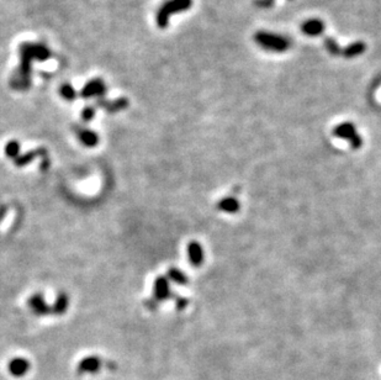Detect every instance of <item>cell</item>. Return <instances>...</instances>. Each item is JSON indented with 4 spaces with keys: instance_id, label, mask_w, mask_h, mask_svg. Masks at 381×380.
<instances>
[{
    "instance_id": "13",
    "label": "cell",
    "mask_w": 381,
    "mask_h": 380,
    "mask_svg": "<svg viewBox=\"0 0 381 380\" xmlns=\"http://www.w3.org/2000/svg\"><path fill=\"white\" fill-rule=\"evenodd\" d=\"M44 155H47L46 149H44V148L33 149V151L25 153V155H20L18 158L14 160V163H15L16 167H24V166H26V164H30L36 157H40V156H44Z\"/></svg>"
},
{
    "instance_id": "15",
    "label": "cell",
    "mask_w": 381,
    "mask_h": 380,
    "mask_svg": "<svg viewBox=\"0 0 381 380\" xmlns=\"http://www.w3.org/2000/svg\"><path fill=\"white\" fill-rule=\"evenodd\" d=\"M68 306H69V296L62 291L57 295L55 304L52 306V314L63 315L68 310Z\"/></svg>"
},
{
    "instance_id": "20",
    "label": "cell",
    "mask_w": 381,
    "mask_h": 380,
    "mask_svg": "<svg viewBox=\"0 0 381 380\" xmlns=\"http://www.w3.org/2000/svg\"><path fill=\"white\" fill-rule=\"evenodd\" d=\"M61 95L63 96L65 100L72 101L75 99L77 93H75V90L73 89V87L70 86V84H64V86L61 87Z\"/></svg>"
},
{
    "instance_id": "21",
    "label": "cell",
    "mask_w": 381,
    "mask_h": 380,
    "mask_svg": "<svg viewBox=\"0 0 381 380\" xmlns=\"http://www.w3.org/2000/svg\"><path fill=\"white\" fill-rule=\"evenodd\" d=\"M94 115H95V110H94V107L92 106L84 107L83 111H82V119H83L85 123L92 120V119L94 118Z\"/></svg>"
},
{
    "instance_id": "14",
    "label": "cell",
    "mask_w": 381,
    "mask_h": 380,
    "mask_svg": "<svg viewBox=\"0 0 381 380\" xmlns=\"http://www.w3.org/2000/svg\"><path fill=\"white\" fill-rule=\"evenodd\" d=\"M217 208L220 209L221 211L227 212V214H236V212H238V210H240L241 205L236 198L228 197V198H223V199H221L220 201H218Z\"/></svg>"
},
{
    "instance_id": "5",
    "label": "cell",
    "mask_w": 381,
    "mask_h": 380,
    "mask_svg": "<svg viewBox=\"0 0 381 380\" xmlns=\"http://www.w3.org/2000/svg\"><path fill=\"white\" fill-rule=\"evenodd\" d=\"M28 308L32 310L33 314L39 316H46V315L52 314V306H50L45 300L42 294H35L27 300Z\"/></svg>"
},
{
    "instance_id": "8",
    "label": "cell",
    "mask_w": 381,
    "mask_h": 380,
    "mask_svg": "<svg viewBox=\"0 0 381 380\" xmlns=\"http://www.w3.org/2000/svg\"><path fill=\"white\" fill-rule=\"evenodd\" d=\"M75 133L78 136L79 141L85 147H95L99 143L98 133L94 132L93 130L84 129V127H77Z\"/></svg>"
},
{
    "instance_id": "18",
    "label": "cell",
    "mask_w": 381,
    "mask_h": 380,
    "mask_svg": "<svg viewBox=\"0 0 381 380\" xmlns=\"http://www.w3.org/2000/svg\"><path fill=\"white\" fill-rule=\"evenodd\" d=\"M100 106L104 107V109H106L109 112H118L120 111V110H124L125 107H127V100H125V99H120V100H116V101H111V103H107V104H99Z\"/></svg>"
},
{
    "instance_id": "7",
    "label": "cell",
    "mask_w": 381,
    "mask_h": 380,
    "mask_svg": "<svg viewBox=\"0 0 381 380\" xmlns=\"http://www.w3.org/2000/svg\"><path fill=\"white\" fill-rule=\"evenodd\" d=\"M101 367V361L99 357L95 356H90V357H85V358L82 359L78 364V373L83 374V373H98L100 370Z\"/></svg>"
},
{
    "instance_id": "10",
    "label": "cell",
    "mask_w": 381,
    "mask_h": 380,
    "mask_svg": "<svg viewBox=\"0 0 381 380\" xmlns=\"http://www.w3.org/2000/svg\"><path fill=\"white\" fill-rule=\"evenodd\" d=\"M105 93V84L102 83L100 79H94L90 81L87 86L84 87V89L82 90V95L84 98H93V96H99L102 95Z\"/></svg>"
},
{
    "instance_id": "17",
    "label": "cell",
    "mask_w": 381,
    "mask_h": 380,
    "mask_svg": "<svg viewBox=\"0 0 381 380\" xmlns=\"http://www.w3.org/2000/svg\"><path fill=\"white\" fill-rule=\"evenodd\" d=\"M4 152L7 157L15 160V158H18L20 156V143L15 140L9 141V142L5 144Z\"/></svg>"
},
{
    "instance_id": "6",
    "label": "cell",
    "mask_w": 381,
    "mask_h": 380,
    "mask_svg": "<svg viewBox=\"0 0 381 380\" xmlns=\"http://www.w3.org/2000/svg\"><path fill=\"white\" fill-rule=\"evenodd\" d=\"M325 22L320 19L306 20V21L302 22V25H301V31H302V33H305L306 36H310V37H317V36L322 35V33L325 32Z\"/></svg>"
},
{
    "instance_id": "12",
    "label": "cell",
    "mask_w": 381,
    "mask_h": 380,
    "mask_svg": "<svg viewBox=\"0 0 381 380\" xmlns=\"http://www.w3.org/2000/svg\"><path fill=\"white\" fill-rule=\"evenodd\" d=\"M366 50V45L362 41L353 42V44H349L348 46H346L342 50V56L346 58H355L362 56Z\"/></svg>"
},
{
    "instance_id": "9",
    "label": "cell",
    "mask_w": 381,
    "mask_h": 380,
    "mask_svg": "<svg viewBox=\"0 0 381 380\" xmlns=\"http://www.w3.org/2000/svg\"><path fill=\"white\" fill-rule=\"evenodd\" d=\"M187 256L189 260L194 267H200L204 262V249L201 247L200 243L198 242H190L187 246Z\"/></svg>"
},
{
    "instance_id": "11",
    "label": "cell",
    "mask_w": 381,
    "mask_h": 380,
    "mask_svg": "<svg viewBox=\"0 0 381 380\" xmlns=\"http://www.w3.org/2000/svg\"><path fill=\"white\" fill-rule=\"evenodd\" d=\"M30 369V363L25 358H14L9 363V370L14 376H22Z\"/></svg>"
},
{
    "instance_id": "16",
    "label": "cell",
    "mask_w": 381,
    "mask_h": 380,
    "mask_svg": "<svg viewBox=\"0 0 381 380\" xmlns=\"http://www.w3.org/2000/svg\"><path fill=\"white\" fill-rule=\"evenodd\" d=\"M168 279H170L172 282H174L175 284H179V285H185L189 283V280H187V277L185 276V274H184L180 269L174 268V267L168 269Z\"/></svg>"
},
{
    "instance_id": "24",
    "label": "cell",
    "mask_w": 381,
    "mask_h": 380,
    "mask_svg": "<svg viewBox=\"0 0 381 380\" xmlns=\"http://www.w3.org/2000/svg\"><path fill=\"white\" fill-rule=\"evenodd\" d=\"M146 305L148 306L150 310H156V309H157V306H158V302L156 301L155 299H149L148 301L146 302Z\"/></svg>"
},
{
    "instance_id": "19",
    "label": "cell",
    "mask_w": 381,
    "mask_h": 380,
    "mask_svg": "<svg viewBox=\"0 0 381 380\" xmlns=\"http://www.w3.org/2000/svg\"><path fill=\"white\" fill-rule=\"evenodd\" d=\"M325 47L332 56L342 55V48H340L339 45H338V42L335 41L333 37H326L325 39Z\"/></svg>"
},
{
    "instance_id": "23",
    "label": "cell",
    "mask_w": 381,
    "mask_h": 380,
    "mask_svg": "<svg viewBox=\"0 0 381 380\" xmlns=\"http://www.w3.org/2000/svg\"><path fill=\"white\" fill-rule=\"evenodd\" d=\"M255 5L264 9H269L274 5V0H255Z\"/></svg>"
},
{
    "instance_id": "2",
    "label": "cell",
    "mask_w": 381,
    "mask_h": 380,
    "mask_svg": "<svg viewBox=\"0 0 381 380\" xmlns=\"http://www.w3.org/2000/svg\"><path fill=\"white\" fill-rule=\"evenodd\" d=\"M193 0H167L161 5L156 15L157 25L161 29H166L169 25V19L173 14L183 13L192 8Z\"/></svg>"
},
{
    "instance_id": "3",
    "label": "cell",
    "mask_w": 381,
    "mask_h": 380,
    "mask_svg": "<svg viewBox=\"0 0 381 380\" xmlns=\"http://www.w3.org/2000/svg\"><path fill=\"white\" fill-rule=\"evenodd\" d=\"M333 135L338 138L349 141L351 146L355 149L360 148L363 146V138L359 136L354 125L351 123H343L335 126L333 130Z\"/></svg>"
},
{
    "instance_id": "4",
    "label": "cell",
    "mask_w": 381,
    "mask_h": 380,
    "mask_svg": "<svg viewBox=\"0 0 381 380\" xmlns=\"http://www.w3.org/2000/svg\"><path fill=\"white\" fill-rule=\"evenodd\" d=\"M169 297H172L169 279L163 276L157 277L155 280V284H153V299L157 302H161L168 300Z\"/></svg>"
},
{
    "instance_id": "1",
    "label": "cell",
    "mask_w": 381,
    "mask_h": 380,
    "mask_svg": "<svg viewBox=\"0 0 381 380\" xmlns=\"http://www.w3.org/2000/svg\"><path fill=\"white\" fill-rule=\"evenodd\" d=\"M254 41L260 48L270 52H286L291 47V41L286 36L268 31H258L254 35Z\"/></svg>"
},
{
    "instance_id": "22",
    "label": "cell",
    "mask_w": 381,
    "mask_h": 380,
    "mask_svg": "<svg viewBox=\"0 0 381 380\" xmlns=\"http://www.w3.org/2000/svg\"><path fill=\"white\" fill-rule=\"evenodd\" d=\"M187 304H189V300H187L186 297L175 296V305H177V308L179 309V310H183V309H185Z\"/></svg>"
}]
</instances>
